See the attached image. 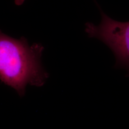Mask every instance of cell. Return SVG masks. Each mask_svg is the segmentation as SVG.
I'll return each instance as SVG.
<instances>
[{
  "instance_id": "7a4b0ae2",
  "label": "cell",
  "mask_w": 129,
  "mask_h": 129,
  "mask_svg": "<svg viewBox=\"0 0 129 129\" xmlns=\"http://www.w3.org/2000/svg\"><path fill=\"white\" fill-rule=\"evenodd\" d=\"M97 4L102 17L98 25L85 23V32L90 38L103 43L112 52L115 58L114 68L127 71L129 77V21L120 22L111 18Z\"/></svg>"
},
{
  "instance_id": "3957f363",
  "label": "cell",
  "mask_w": 129,
  "mask_h": 129,
  "mask_svg": "<svg viewBox=\"0 0 129 129\" xmlns=\"http://www.w3.org/2000/svg\"><path fill=\"white\" fill-rule=\"evenodd\" d=\"M25 0H15V4L17 5H20L23 4Z\"/></svg>"
},
{
  "instance_id": "6da1fadb",
  "label": "cell",
  "mask_w": 129,
  "mask_h": 129,
  "mask_svg": "<svg viewBox=\"0 0 129 129\" xmlns=\"http://www.w3.org/2000/svg\"><path fill=\"white\" fill-rule=\"evenodd\" d=\"M41 44L30 45L24 37L15 39L0 30V80L21 97L28 85L43 86L49 75L43 67Z\"/></svg>"
}]
</instances>
